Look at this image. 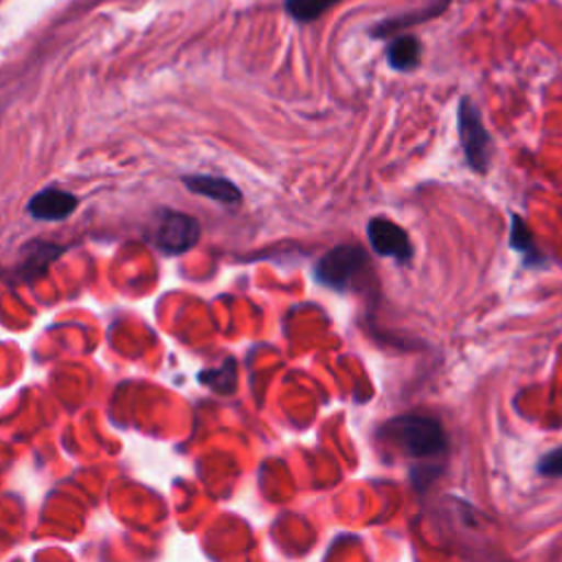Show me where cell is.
I'll list each match as a JSON object with an SVG mask.
<instances>
[{
    "mask_svg": "<svg viewBox=\"0 0 562 562\" xmlns=\"http://www.w3.org/2000/svg\"><path fill=\"white\" fill-rule=\"evenodd\" d=\"M382 439L393 443L400 452L415 459L441 457L448 448L441 424L426 415H400L384 424Z\"/></svg>",
    "mask_w": 562,
    "mask_h": 562,
    "instance_id": "obj_1",
    "label": "cell"
},
{
    "mask_svg": "<svg viewBox=\"0 0 562 562\" xmlns=\"http://www.w3.org/2000/svg\"><path fill=\"white\" fill-rule=\"evenodd\" d=\"M367 266V252L358 246L351 244H340L331 250H327L316 268H314V277L318 283L334 288V290H347L353 279L362 272V268Z\"/></svg>",
    "mask_w": 562,
    "mask_h": 562,
    "instance_id": "obj_2",
    "label": "cell"
},
{
    "mask_svg": "<svg viewBox=\"0 0 562 562\" xmlns=\"http://www.w3.org/2000/svg\"><path fill=\"white\" fill-rule=\"evenodd\" d=\"M459 136L468 165L474 171L485 173L492 158V138L483 125L476 105L468 97L459 101Z\"/></svg>",
    "mask_w": 562,
    "mask_h": 562,
    "instance_id": "obj_3",
    "label": "cell"
},
{
    "mask_svg": "<svg viewBox=\"0 0 562 562\" xmlns=\"http://www.w3.org/2000/svg\"><path fill=\"white\" fill-rule=\"evenodd\" d=\"M200 239V224L195 217L180 211H162L154 228V244L165 255H182Z\"/></svg>",
    "mask_w": 562,
    "mask_h": 562,
    "instance_id": "obj_4",
    "label": "cell"
},
{
    "mask_svg": "<svg viewBox=\"0 0 562 562\" xmlns=\"http://www.w3.org/2000/svg\"><path fill=\"white\" fill-rule=\"evenodd\" d=\"M367 237L371 248L382 257H391L400 263H408L413 257L406 231L386 217H373L367 224Z\"/></svg>",
    "mask_w": 562,
    "mask_h": 562,
    "instance_id": "obj_5",
    "label": "cell"
},
{
    "mask_svg": "<svg viewBox=\"0 0 562 562\" xmlns=\"http://www.w3.org/2000/svg\"><path fill=\"white\" fill-rule=\"evenodd\" d=\"M77 198L64 189H42L40 193H35L29 204L26 211L31 217L35 220H44V222H59L66 220L75 209H77Z\"/></svg>",
    "mask_w": 562,
    "mask_h": 562,
    "instance_id": "obj_6",
    "label": "cell"
},
{
    "mask_svg": "<svg viewBox=\"0 0 562 562\" xmlns=\"http://www.w3.org/2000/svg\"><path fill=\"white\" fill-rule=\"evenodd\" d=\"M182 182L189 191L222 204H237L241 200V191L231 180L220 176H184Z\"/></svg>",
    "mask_w": 562,
    "mask_h": 562,
    "instance_id": "obj_7",
    "label": "cell"
},
{
    "mask_svg": "<svg viewBox=\"0 0 562 562\" xmlns=\"http://www.w3.org/2000/svg\"><path fill=\"white\" fill-rule=\"evenodd\" d=\"M419 57H422V44L415 35H397L386 46L389 66L395 70H402V72L413 70L419 64Z\"/></svg>",
    "mask_w": 562,
    "mask_h": 562,
    "instance_id": "obj_8",
    "label": "cell"
},
{
    "mask_svg": "<svg viewBox=\"0 0 562 562\" xmlns=\"http://www.w3.org/2000/svg\"><path fill=\"white\" fill-rule=\"evenodd\" d=\"M448 2H450V0H435V2L426 4L424 9H417V11H411V13H404V15L389 18V20L375 24L373 35L384 37V35H391V33L402 31V29H406V26H413V24H417V22H426V20H430V18H435V15H439V13H443V9L448 7Z\"/></svg>",
    "mask_w": 562,
    "mask_h": 562,
    "instance_id": "obj_9",
    "label": "cell"
},
{
    "mask_svg": "<svg viewBox=\"0 0 562 562\" xmlns=\"http://www.w3.org/2000/svg\"><path fill=\"white\" fill-rule=\"evenodd\" d=\"M338 2L340 0H285V11L296 22H314Z\"/></svg>",
    "mask_w": 562,
    "mask_h": 562,
    "instance_id": "obj_10",
    "label": "cell"
},
{
    "mask_svg": "<svg viewBox=\"0 0 562 562\" xmlns=\"http://www.w3.org/2000/svg\"><path fill=\"white\" fill-rule=\"evenodd\" d=\"M200 380L206 382V384H211V386L217 389V391L228 393V391H233V386H235V362H233V360H226L224 369H215V371L202 373Z\"/></svg>",
    "mask_w": 562,
    "mask_h": 562,
    "instance_id": "obj_11",
    "label": "cell"
},
{
    "mask_svg": "<svg viewBox=\"0 0 562 562\" xmlns=\"http://www.w3.org/2000/svg\"><path fill=\"white\" fill-rule=\"evenodd\" d=\"M512 248L520 250V252H533L536 255V248L531 244V235H529L525 222L516 215L512 217Z\"/></svg>",
    "mask_w": 562,
    "mask_h": 562,
    "instance_id": "obj_12",
    "label": "cell"
},
{
    "mask_svg": "<svg viewBox=\"0 0 562 562\" xmlns=\"http://www.w3.org/2000/svg\"><path fill=\"white\" fill-rule=\"evenodd\" d=\"M538 472L542 476H562V448L547 452L538 463Z\"/></svg>",
    "mask_w": 562,
    "mask_h": 562,
    "instance_id": "obj_13",
    "label": "cell"
}]
</instances>
